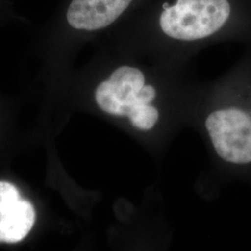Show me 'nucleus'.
<instances>
[{"label":"nucleus","instance_id":"obj_1","mask_svg":"<svg viewBox=\"0 0 251 251\" xmlns=\"http://www.w3.org/2000/svg\"><path fill=\"white\" fill-rule=\"evenodd\" d=\"M234 9L233 0H146L120 25L135 44L190 48L225 34Z\"/></svg>","mask_w":251,"mask_h":251},{"label":"nucleus","instance_id":"obj_2","mask_svg":"<svg viewBox=\"0 0 251 251\" xmlns=\"http://www.w3.org/2000/svg\"><path fill=\"white\" fill-rule=\"evenodd\" d=\"M157 96L155 85L144 68L125 63L117 66L95 90L99 107L112 116L128 117L140 130H150L159 118L152 102Z\"/></svg>","mask_w":251,"mask_h":251},{"label":"nucleus","instance_id":"obj_3","mask_svg":"<svg viewBox=\"0 0 251 251\" xmlns=\"http://www.w3.org/2000/svg\"><path fill=\"white\" fill-rule=\"evenodd\" d=\"M206 128L216 152L233 164L251 162V117L242 110L227 108L213 112Z\"/></svg>","mask_w":251,"mask_h":251},{"label":"nucleus","instance_id":"obj_4","mask_svg":"<svg viewBox=\"0 0 251 251\" xmlns=\"http://www.w3.org/2000/svg\"><path fill=\"white\" fill-rule=\"evenodd\" d=\"M146 0H71L66 23L73 30L93 33L120 25Z\"/></svg>","mask_w":251,"mask_h":251},{"label":"nucleus","instance_id":"obj_5","mask_svg":"<svg viewBox=\"0 0 251 251\" xmlns=\"http://www.w3.org/2000/svg\"><path fill=\"white\" fill-rule=\"evenodd\" d=\"M36 212L31 203L19 200L0 214V242L17 243L31 231Z\"/></svg>","mask_w":251,"mask_h":251},{"label":"nucleus","instance_id":"obj_6","mask_svg":"<svg viewBox=\"0 0 251 251\" xmlns=\"http://www.w3.org/2000/svg\"><path fill=\"white\" fill-rule=\"evenodd\" d=\"M19 200L21 199L17 188L11 183L0 181V214L16 204Z\"/></svg>","mask_w":251,"mask_h":251}]
</instances>
